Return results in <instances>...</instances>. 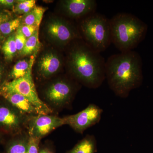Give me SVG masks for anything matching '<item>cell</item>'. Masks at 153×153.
<instances>
[{
  "label": "cell",
  "mask_w": 153,
  "mask_h": 153,
  "mask_svg": "<svg viewBox=\"0 0 153 153\" xmlns=\"http://www.w3.org/2000/svg\"><path fill=\"white\" fill-rule=\"evenodd\" d=\"M105 74L109 88L115 95L126 98L142 83L140 55L134 50L111 55L105 61Z\"/></svg>",
  "instance_id": "cell-1"
},
{
  "label": "cell",
  "mask_w": 153,
  "mask_h": 153,
  "mask_svg": "<svg viewBox=\"0 0 153 153\" xmlns=\"http://www.w3.org/2000/svg\"><path fill=\"white\" fill-rule=\"evenodd\" d=\"M105 61L100 53L87 44L76 43L69 49L67 65L73 78L91 88H97L105 79Z\"/></svg>",
  "instance_id": "cell-2"
},
{
  "label": "cell",
  "mask_w": 153,
  "mask_h": 153,
  "mask_svg": "<svg viewBox=\"0 0 153 153\" xmlns=\"http://www.w3.org/2000/svg\"><path fill=\"white\" fill-rule=\"evenodd\" d=\"M110 22L111 43L120 52L133 50L146 36L147 25L132 14L118 13Z\"/></svg>",
  "instance_id": "cell-3"
},
{
  "label": "cell",
  "mask_w": 153,
  "mask_h": 153,
  "mask_svg": "<svg viewBox=\"0 0 153 153\" xmlns=\"http://www.w3.org/2000/svg\"><path fill=\"white\" fill-rule=\"evenodd\" d=\"M80 30L86 44L97 52H103L111 43L110 19L101 14L87 16L81 22Z\"/></svg>",
  "instance_id": "cell-4"
},
{
  "label": "cell",
  "mask_w": 153,
  "mask_h": 153,
  "mask_svg": "<svg viewBox=\"0 0 153 153\" xmlns=\"http://www.w3.org/2000/svg\"><path fill=\"white\" fill-rule=\"evenodd\" d=\"M33 59L28 72L19 79L6 81L1 87L0 92H15L24 96L36 108L39 114H50L53 112L39 97L32 76Z\"/></svg>",
  "instance_id": "cell-5"
},
{
  "label": "cell",
  "mask_w": 153,
  "mask_h": 153,
  "mask_svg": "<svg viewBox=\"0 0 153 153\" xmlns=\"http://www.w3.org/2000/svg\"><path fill=\"white\" fill-rule=\"evenodd\" d=\"M78 86L71 79L67 78L55 80L44 91V102L53 111L71 107Z\"/></svg>",
  "instance_id": "cell-6"
},
{
  "label": "cell",
  "mask_w": 153,
  "mask_h": 153,
  "mask_svg": "<svg viewBox=\"0 0 153 153\" xmlns=\"http://www.w3.org/2000/svg\"><path fill=\"white\" fill-rule=\"evenodd\" d=\"M3 99L0 100V131L12 137L22 133L28 116Z\"/></svg>",
  "instance_id": "cell-7"
},
{
  "label": "cell",
  "mask_w": 153,
  "mask_h": 153,
  "mask_svg": "<svg viewBox=\"0 0 153 153\" xmlns=\"http://www.w3.org/2000/svg\"><path fill=\"white\" fill-rule=\"evenodd\" d=\"M63 125H65L63 117L51 114H38L28 116L26 128L29 137L41 140Z\"/></svg>",
  "instance_id": "cell-8"
},
{
  "label": "cell",
  "mask_w": 153,
  "mask_h": 153,
  "mask_svg": "<svg viewBox=\"0 0 153 153\" xmlns=\"http://www.w3.org/2000/svg\"><path fill=\"white\" fill-rule=\"evenodd\" d=\"M102 112V109L98 105L91 103L77 113L63 117L65 125L69 126L78 133L82 134L100 122Z\"/></svg>",
  "instance_id": "cell-9"
},
{
  "label": "cell",
  "mask_w": 153,
  "mask_h": 153,
  "mask_svg": "<svg viewBox=\"0 0 153 153\" xmlns=\"http://www.w3.org/2000/svg\"><path fill=\"white\" fill-rule=\"evenodd\" d=\"M46 31L49 38L63 46L79 37L75 27L70 22L62 19H53L49 21L46 26Z\"/></svg>",
  "instance_id": "cell-10"
},
{
  "label": "cell",
  "mask_w": 153,
  "mask_h": 153,
  "mask_svg": "<svg viewBox=\"0 0 153 153\" xmlns=\"http://www.w3.org/2000/svg\"><path fill=\"white\" fill-rule=\"evenodd\" d=\"M61 8L67 16L79 18L95 13L97 3L94 0H65L61 1Z\"/></svg>",
  "instance_id": "cell-11"
},
{
  "label": "cell",
  "mask_w": 153,
  "mask_h": 153,
  "mask_svg": "<svg viewBox=\"0 0 153 153\" xmlns=\"http://www.w3.org/2000/svg\"><path fill=\"white\" fill-rule=\"evenodd\" d=\"M63 65L61 57L52 51L44 53L38 61V75L43 79H47L60 71Z\"/></svg>",
  "instance_id": "cell-12"
},
{
  "label": "cell",
  "mask_w": 153,
  "mask_h": 153,
  "mask_svg": "<svg viewBox=\"0 0 153 153\" xmlns=\"http://www.w3.org/2000/svg\"><path fill=\"white\" fill-rule=\"evenodd\" d=\"M0 96L21 112L28 116L39 114L32 103L24 96L15 92H0Z\"/></svg>",
  "instance_id": "cell-13"
},
{
  "label": "cell",
  "mask_w": 153,
  "mask_h": 153,
  "mask_svg": "<svg viewBox=\"0 0 153 153\" xmlns=\"http://www.w3.org/2000/svg\"><path fill=\"white\" fill-rule=\"evenodd\" d=\"M29 138L24 132L12 137L6 143V153H28Z\"/></svg>",
  "instance_id": "cell-14"
},
{
  "label": "cell",
  "mask_w": 153,
  "mask_h": 153,
  "mask_svg": "<svg viewBox=\"0 0 153 153\" xmlns=\"http://www.w3.org/2000/svg\"><path fill=\"white\" fill-rule=\"evenodd\" d=\"M97 142L95 137L88 134L65 153H96Z\"/></svg>",
  "instance_id": "cell-15"
},
{
  "label": "cell",
  "mask_w": 153,
  "mask_h": 153,
  "mask_svg": "<svg viewBox=\"0 0 153 153\" xmlns=\"http://www.w3.org/2000/svg\"><path fill=\"white\" fill-rule=\"evenodd\" d=\"M47 8L36 6L32 10L22 17V25L35 26L39 28Z\"/></svg>",
  "instance_id": "cell-16"
},
{
  "label": "cell",
  "mask_w": 153,
  "mask_h": 153,
  "mask_svg": "<svg viewBox=\"0 0 153 153\" xmlns=\"http://www.w3.org/2000/svg\"><path fill=\"white\" fill-rule=\"evenodd\" d=\"M31 63V60L30 61L27 59H23L18 61L9 74L8 77L10 81L25 76L30 68Z\"/></svg>",
  "instance_id": "cell-17"
},
{
  "label": "cell",
  "mask_w": 153,
  "mask_h": 153,
  "mask_svg": "<svg viewBox=\"0 0 153 153\" xmlns=\"http://www.w3.org/2000/svg\"><path fill=\"white\" fill-rule=\"evenodd\" d=\"M1 49L6 60H13L18 52L15 42V33H13L7 38L3 44Z\"/></svg>",
  "instance_id": "cell-18"
},
{
  "label": "cell",
  "mask_w": 153,
  "mask_h": 153,
  "mask_svg": "<svg viewBox=\"0 0 153 153\" xmlns=\"http://www.w3.org/2000/svg\"><path fill=\"white\" fill-rule=\"evenodd\" d=\"M22 16L11 19L0 25V33L2 36H10L17 31L22 25Z\"/></svg>",
  "instance_id": "cell-19"
},
{
  "label": "cell",
  "mask_w": 153,
  "mask_h": 153,
  "mask_svg": "<svg viewBox=\"0 0 153 153\" xmlns=\"http://www.w3.org/2000/svg\"><path fill=\"white\" fill-rule=\"evenodd\" d=\"M39 47V30H38L34 35L27 39L25 47L20 53L24 56L31 55L37 52Z\"/></svg>",
  "instance_id": "cell-20"
},
{
  "label": "cell",
  "mask_w": 153,
  "mask_h": 153,
  "mask_svg": "<svg viewBox=\"0 0 153 153\" xmlns=\"http://www.w3.org/2000/svg\"><path fill=\"white\" fill-rule=\"evenodd\" d=\"M35 0H21L17 1L14 6V11L19 14L28 13L32 10L36 6Z\"/></svg>",
  "instance_id": "cell-21"
},
{
  "label": "cell",
  "mask_w": 153,
  "mask_h": 153,
  "mask_svg": "<svg viewBox=\"0 0 153 153\" xmlns=\"http://www.w3.org/2000/svg\"><path fill=\"white\" fill-rule=\"evenodd\" d=\"M27 40V38L22 34L21 30L19 28L16 33H15V42L18 52H22V49L25 47Z\"/></svg>",
  "instance_id": "cell-22"
},
{
  "label": "cell",
  "mask_w": 153,
  "mask_h": 153,
  "mask_svg": "<svg viewBox=\"0 0 153 153\" xmlns=\"http://www.w3.org/2000/svg\"><path fill=\"white\" fill-rule=\"evenodd\" d=\"M19 29L26 38L28 39L39 30V28L35 26L21 25Z\"/></svg>",
  "instance_id": "cell-23"
},
{
  "label": "cell",
  "mask_w": 153,
  "mask_h": 153,
  "mask_svg": "<svg viewBox=\"0 0 153 153\" xmlns=\"http://www.w3.org/2000/svg\"><path fill=\"white\" fill-rule=\"evenodd\" d=\"M41 140L30 137L28 153H38Z\"/></svg>",
  "instance_id": "cell-24"
},
{
  "label": "cell",
  "mask_w": 153,
  "mask_h": 153,
  "mask_svg": "<svg viewBox=\"0 0 153 153\" xmlns=\"http://www.w3.org/2000/svg\"><path fill=\"white\" fill-rule=\"evenodd\" d=\"M11 19L10 14L4 11L0 10V25L4 22H7ZM3 38L0 33V40Z\"/></svg>",
  "instance_id": "cell-25"
},
{
  "label": "cell",
  "mask_w": 153,
  "mask_h": 153,
  "mask_svg": "<svg viewBox=\"0 0 153 153\" xmlns=\"http://www.w3.org/2000/svg\"><path fill=\"white\" fill-rule=\"evenodd\" d=\"M17 2L14 0H0V5L7 8H11L14 7Z\"/></svg>",
  "instance_id": "cell-26"
},
{
  "label": "cell",
  "mask_w": 153,
  "mask_h": 153,
  "mask_svg": "<svg viewBox=\"0 0 153 153\" xmlns=\"http://www.w3.org/2000/svg\"><path fill=\"white\" fill-rule=\"evenodd\" d=\"M38 153H55L54 149L50 146H44L40 147Z\"/></svg>",
  "instance_id": "cell-27"
},
{
  "label": "cell",
  "mask_w": 153,
  "mask_h": 153,
  "mask_svg": "<svg viewBox=\"0 0 153 153\" xmlns=\"http://www.w3.org/2000/svg\"><path fill=\"white\" fill-rule=\"evenodd\" d=\"M5 73L4 67L1 64H0V87L6 82L4 81Z\"/></svg>",
  "instance_id": "cell-28"
},
{
  "label": "cell",
  "mask_w": 153,
  "mask_h": 153,
  "mask_svg": "<svg viewBox=\"0 0 153 153\" xmlns=\"http://www.w3.org/2000/svg\"><path fill=\"white\" fill-rule=\"evenodd\" d=\"M2 132L1 131H0V143L2 141Z\"/></svg>",
  "instance_id": "cell-29"
}]
</instances>
